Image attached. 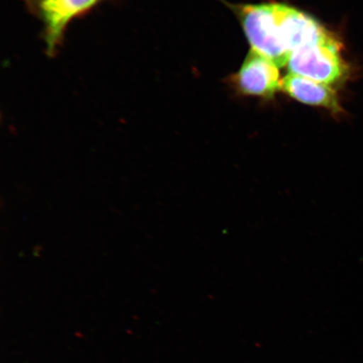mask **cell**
<instances>
[{
  "mask_svg": "<svg viewBox=\"0 0 363 363\" xmlns=\"http://www.w3.org/2000/svg\"><path fill=\"white\" fill-rule=\"evenodd\" d=\"M230 6L242 22L252 48L279 67L287 65L291 54L283 42L277 3Z\"/></svg>",
  "mask_w": 363,
  "mask_h": 363,
  "instance_id": "cell-1",
  "label": "cell"
},
{
  "mask_svg": "<svg viewBox=\"0 0 363 363\" xmlns=\"http://www.w3.org/2000/svg\"><path fill=\"white\" fill-rule=\"evenodd\" d=\"M288 67L290 74L328 85L337 83L347 74L337 40L329 33L294 50Z\"/></svg>",
  "mask_w": 363,
  "mask_h": 363,
  "instance_id": "cell-2",
  "label": "cell"
},
{
  "mask_svg": "<svg viewBox=\"0 0 363 363\" xmlns=\"http://www.w3.org/2000/svg\"><path fill=\"white\" fill-rule=\"evenodd\" d=\"M237 84L245 94L271 98L281 89L279 67L252 48L238 72Z\"/></svg>",
  "mask_w": 363,
  "mask_h": 363,
  "instance_id": "cell-3",
  "label": "cell"
},
{
  "mask_svg": "<svg viewBox=\"0 0 363 363\" xmlns=\"http://www.w3.org/2000/svg\"><path fill=\"white\" fill-rule=\"evenodd\" d=\"M103 0H40V16L45 25L49 55L55 52L68 24Z\"/></svg>",
  "mask_w": 363,
  "mask_h": 363,
  "instance_id": "cell-4",
  "label": "cell"
},
{
  "mask_svg": "<svg viewBox=\"0 0 363 363\" xmlns=\"http://www.w3.org/2000/svg\"><path fill=\"white\" fill-rule=\"evenodd\" d=\"M281 90L296 101L338 113L340 108L337 93L330 85L294 74L281 80Z\"/></svg>",
  "mask_w": 363,
  "mask_h": 363,
  "instance_id": "cell-5",
  "label": "cell"
}]
</instances>
